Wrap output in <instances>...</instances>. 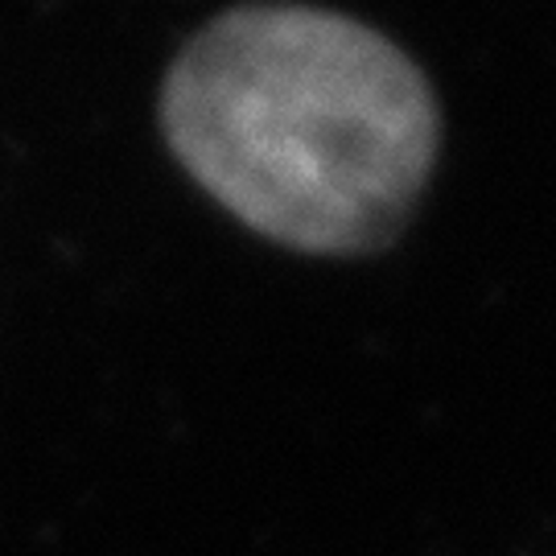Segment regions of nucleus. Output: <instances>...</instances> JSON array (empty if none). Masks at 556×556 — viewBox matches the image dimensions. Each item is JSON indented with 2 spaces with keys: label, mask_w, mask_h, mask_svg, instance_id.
Instances as JSON below:
<instances>
[{
  "label": "nucleus",
  "mask_w": 556,
  "mask_h": 556,
  "mask_svg": "<svg viewBox=\"0 0 556 556\" xmlns=\"http://www.w3.org/2000/svg\"><path fill=\"white\" fill-rule=\"evenodd\" d=\"M161 124L211 199L318 256L396 239L441 144L417 62L309 4H243L199 29L165 75Z\"/></svg>",
  "instance_id": "nucleus-1"
}]
</instances>
